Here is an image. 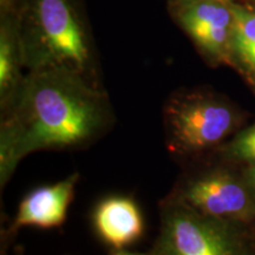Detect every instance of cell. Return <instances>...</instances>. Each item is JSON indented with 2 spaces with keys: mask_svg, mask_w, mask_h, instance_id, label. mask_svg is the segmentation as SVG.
<instances>
[{
  "mask_svg": "<svg viewBox=\"0 0 255 255\" xmlns=\"http://www.w3.org/2000/svg\"><path fill=\"white\" fill-rule=\"evenodd\" d=\"M233 26L229 64H233L255 85V11L232 4Z\"/></svg>",
  "mask_w": 255,
  "mask_h": 255,
  "instance_id": "obj_8",
  "label": "cell"
},
{
  "mask_svg": "<svg viewBox=\"0 0 255 255\" xmlns=\"http://www.w3.org/2000/svg\"><path fill=\"white\" fill-rule=\"evenodd\" d=\"M17 77V57H15L14 45L7 34L2 32L0 39V91L1 96L13 87Z\"/></svg>",
  "mask_w": 255,
  "mask_h": 255,
  "instance_id": "obj_10",
  "label": "cell"
},
{
  "mask_svg": "<svg viewBox=\"0 0 255 255\" xmlns=\"http://www.w3.org/2000/svg\"><path fill=\"white\" fill-rule=\"evenodd\" d=\"M242 176H244L245 181H246L248 186H250L251 190L253 191L255 196V164L251 165H242L240 167Z\"/></svg>",
  "mask_w": 255,
  "mask_h": 255,
  "instance_id": "obj_11",
  "label": "cell"
},
{
  "mask_svg": "<svg viewBox=\"0 0 255 255\" xmlns=\"http://www.w3.org/2000/svg\"><path fill=\"white\" fill-rule=\"evenodd\" d=\"M254 88H255V85H254Z\"/></svg>",
  "mask_w": 255,
  "mask_h": 255,
  "instance_id": "obj_15",
  "label": "cell"
},
{
  "mask_svg": "<svg viewBox=\"0 0 255 255\" xmlns=\"http://www.w3.org/2000/svg\"><path fill=\"white\" fill-rule=\"evenodd\" d=\"M255 226L221 221L169 201L150 255H253Z\"/></svg>",
  "mask_w": 255,
  "mask_h": 255,
  "instance_id": "obj_2",
  "label": "cell"
},
{
  "mask_svg": "<svg viewBox=\"0 0 255 255\" xmlns=\"http://www.w3.org/2000/svg\"><path fill=\"white\" fill-rule=\"evenodd\" d=\"M58 68L37 73L26 83L15 108L1 123V184L21 158L46 149L78 148L90 143L108 126L97 95Z\"/></svg>",
  "mask_w": 255,
  "mask_h": 255,
  "instance_id": "obj_1",
  "label": "cell"
},
{
  "mask_svg": "<svg viewBox=\"0 0 255 255\" xmlns=\"http://www.w3.org/2000/svg\"><path fill=\"white\" fill-rule=\"evenodd\" d=\"M244 116L232 103L207 94L177 98L168 105V144L178 155L218 150L241 129Z\"/></svg>",
  "mask_w": 255,
  "mask_h": 255,
  "instance_id": "obj_3",
  "label": "cell"
},
{
  "mask_svg": "<svg viewBox=\"0 0 255 255\" xmlns=\"http://www.w3.org/2000/svg\"><path fill=\"white\" fill-rule=\"evenodd\" d=\"M253 255H255V234H254V248H253Z\"/></svg>",
  "mask_w": 255,
  "mask_h": 255,
  "instance_id": "obj_13",
  "label": "cell"
},
{
  "mask_svg": "<svg viewBox=\"0 0 255 255\" xmlns=\"http://www.w3.org/2000/svg\"><path fill=\"white\" fill-rule=\"evenodd\" d=\"M37 18L47 52L63 68L79 71L87 65L88 47L81 25L66 0H38Z\"/></svg>",
  "mask_w": 255,
  "mask_h": 255,
  "instance_id": "obj_5",
  "label": "cell"
},
{
  "mask_svg": "<svg viewBox=\"0 0 255 255\" xmlns=\"http://www.w3.org/2000/svg\"><path fill=\"white\" fill-rule=\"evenodd\" d=\"M223 162L186 178L171 201L209 218L255 226L253 191L239 165Z\"/></svg>",
  "mask_w": 255,
  "mask_h": 255,
  "instance_id": "obj_4",
  "label": "cell"
},
{
  "mask_svg": "<svg viewBox=\"0 0 255 255\" xmlns=\"http://www.w3.org/2000/svg\"><path fill=\"white\" fill-rule=\"evenodd\" d=\"M216 151L222 159L239 167L255 164V123L241 128Z\"/></svg>",
  "mask_w": 255,
  "mask_h": 255,
  "instance_id": "obj_9",
  "label": "cell"
},
{
  "mask_svg": "<svg viewBox=\"0 0 255 255\" xmlns=\"http://www.w3.org/2000/svg\"><path fill=\"white\" fill-rule=\"evenodd\" d=\"M78 178V174H73L55 184L39 187L28 193L19 205L12 231L20 227L50 229L62 226Z\"/></svg>",
  "mask_w": 255,
  "mask_h": 255,
  "instance_id": "obj_6",
  "label": "cell"
},
{
  "mask_svg": "<svg viewBox=\"0 0 255 255\" xmlns=\"http://www.w3.org/2000/svg\"><path fill=\"white\" fill-rule=\"evenodd\" d=\"M114 255H146V254H141V253H132V252H127V251H119L116 252Z\"/></svg>",
  "mask_w": 255,
  "mask_h": 255,
  "instance_id": "obj_12",
  "label": "cell"
},
{
  "mask_svg": "<svg viewBox=\"0 0 255 255\" xmlns=\"http://www.w3.org/2000/svg\"><path fill=\"white\" fill-rule=\"evenodd\" d=\"M94 225L101 240L117 251L132 245L144 232L141 209L126 196L102 200L95 209Z\"/></svg>",
  "mask_w": 255,
  "mask_h": 255,
  "instance_id": "obj_7",
  "label": "cell"
},
{
  "mask_svg": "<svg viewBox=\"0 0 255 255\" xmlns=\"http://www.w3.org/2000/svg\"><path fill=\"white\" fill-rule=\"evenodd\" d=\"M186 1H188V0H186ZM223 1H228L229 2V1H232V0H223Z\"/></svg>",
  "mask_w": 255,
  "mask_h": 255,
  "instance_id": "obj_14",
  "label": "cell"
}]
</instances>
